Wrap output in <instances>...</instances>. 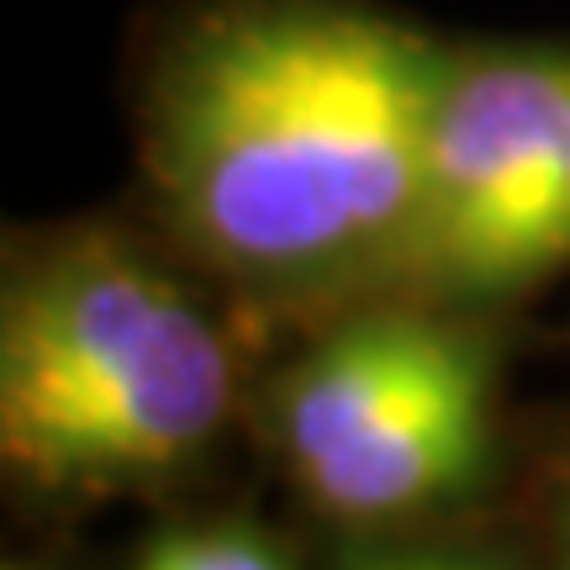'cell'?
<instances>
[{"label": "cell", "mask_w": 570, "mask_h": 570, "mask_svg": "<svg viewBox=\"0 0 570 570\" xmlns=\"http://www.w3.org/2000/svg\"><path fill=\"white\" fill-rule=\"evenodd\" d=\"M6 570H32V566H6Z\"/></svg>", "instance_id": "obj_9"}, {"label": "cell", "mask_w": 570, "mask_h": 570, "mask_svg": "<svg viewBox=\"0 0 570 570\" xmlns=\"http://www.w3.org/2000/svg\"><path fill=\"white\" fill-rule=\"evenodd\" d=\"M570 101V53L454 69L433 117L412 254L449 291L529 285V233Z\"/></svg>", "instance_id": "obj_4"}, {"label": "cell", "mask_w": 570, "mask_h": 570, "mask_svg": "<svg viewBox=\"0 0 570 570\" xmlns=\"http://www.w3.org/2000/svg\"><path fill=\"white\" fill-rule=\"evenodd\" d=\"M560 570H570V523H566V539H560Z\"/></svg>", "instance_id": "obj_8"}, {"label": "cell", "mask_w": 570, "mask_h": 570, "mask_svg": "<svg viewBox=\"0 0 570 570\" xmlns=\"http://www.w3.org/2000/svg\"><path fill=\"white\" fill-rule=\"evenodd\" d=\"M281 449L306 497L338 518L439 508L491 460L487 348L412 312L344 327L281 386Z\"/></svg>", "instance_id": "obj_3"}, {"label": "cell", "mask_w": 570, "mask_h": 570, "mask_svg": "<svg viewBox=\"0 0 570 570\" xmlns=\"http://www.w3.org/2000/svg\"><path fill=\"white\" fill-rule=\"evenodd\" d=\"M233 402V360L202 306L122 244H69L0 312V454L42 491L106 487L190 460Z\"/></svg>", "instance_id": "obj_2"}, {"label": "cell", "mask_w": 570, "mask_h": 570, "mask_svg": "<svg viewBox=\"0 0 570 570\" xmlns=\"http://www.w3.org/2000/svg\"><path fill=\"white\" fill-rule=\"evenodd\" d=\"M454 63L386 17L244 11L185 48L159 90L154 159L206 254L312 275L407 238Z\"/></svg>", "instance_id": "obj_1"}, {"label": "cell", "mask_w": 570, "mask_h": 570, "mask_svg": "<svg viewBox=\"0 0 570 570\" xmlns=\"http://www.w3.org/2000/svg\"><path fill=\"white\" fill-rule=\"evenodd\" d=\"M566 259H570V106H566V122H560V138H554L539 217H533V233H529V281L550 275Z\"/></svg>", "instance_id": "obj_6"}, {"label": "cell", "mask_w": 570, "mask_h": 570, "mask_svg": "<svg viewBox=\"0 0 570 570\" xmlns=\"http://www.w3.org/2000/svg\"><path fill=\"white\" fill-rule=\"evenodd\" d=\"M348 570H491V566L465 560V554H375V560H360Z\"/></svg>", "instance_id": "obj_7"}, {"label": "cell", "mask_w": 570, "mask_h": 570, "mask_svg": "<svg viewBox=\"0 0 570 570\" xmlns=\"http://www.w3.org/2000/svg\"><path fill=\"white\" fill-rule=\"evenodd\" d=\"M138 570H291L275 544L248 529H202L175 533L159 550H148Z\"/></svg>", "instance_id": "obj_5"}]
</instances>
